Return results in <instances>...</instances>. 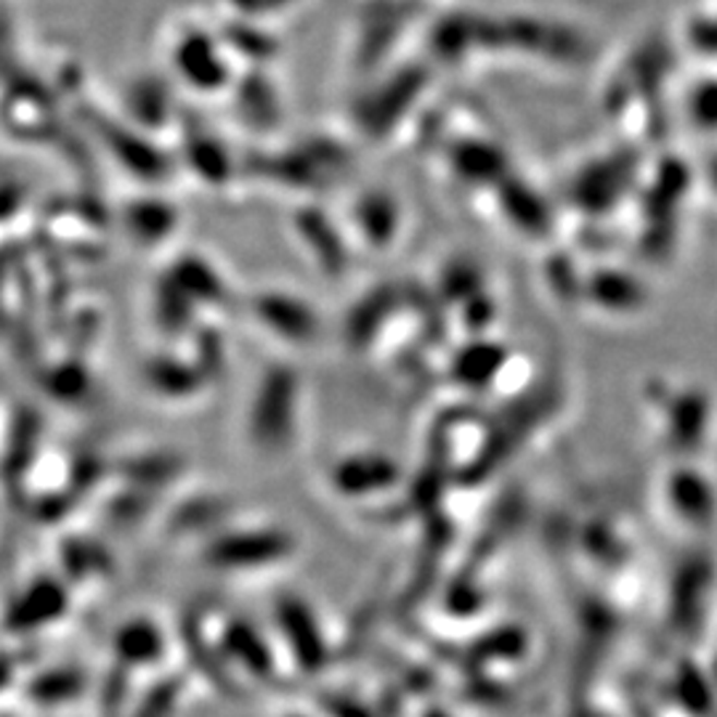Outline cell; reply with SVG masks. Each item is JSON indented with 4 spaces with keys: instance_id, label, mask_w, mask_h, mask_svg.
Listing matches in <instances>:
<instances>
[{
    "instance_id": "1",
    "label": "cell",
    "mask_w": 717,
    "mask_h": 717,
    "mask_svg": "<svg viewBox=\"0 0 717 717\" xmlns=\"http://www.w3.org/2000/svg\"><path fill=\"white\" fill-rule=\"evenodd\" d=\"M292 402H296V378L285 370L268 372L250 413V433L259 450L282 452V444L292 431Z\"/></svg>"
},
{
    "instance_id": "3",
    "label": "cell",
    "mask_w": 717,
    "mask_h": 717,
    "mask_svg": "<svg viewBox=\"0 0 717 717\" xmlns=\"http://www.w3.org/2000/svg\"><path fill=\"white\" fill-rule=\"evenodd\" d=\"M259 314H263V322L279 335H290V338H300V335H309L311 330V316L300 314V309L296 311H282L279 306H263V311L259 309Z\"/></svg>"
},
{
    "instance_id": "2",
    "label": "cell",
    "mask_w": 717,
    "mask_h": 717,
    "mask_svg": "<svg viewBox=\"0 0 717 717\" xmlns=\"http://www.w3.org/2000/svg\"><path fill=\"white\" fill-rule=\"evenodd\" d=\"M290 537L282 535L279 529H255L213 539L207 548V561L220 569H255L282 561L290 555Z\"/></svg>"
}]
</instances>
